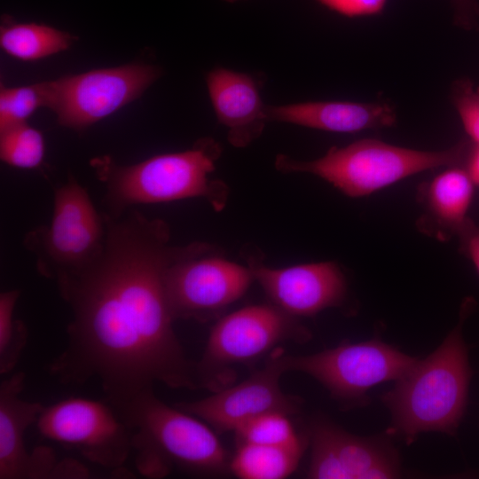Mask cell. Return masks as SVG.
<instances>
[{"label":"cell","instance_id":"1","mask_svg":"<svg viewBox=\"0 0 479 479\" xmlns=\"http://www.w3.org/2000/svg\"><path fill=\"white\" fill-rule=\"evenodd\" d=\"M104 217L100 253L55 280L72 318L67 344L48 373L65 385L97 381L114 408L155 382L200 389L195 362L174 330L166 277L201 242L174 246L164 221L136 210Z\"/></svg>","mask_w":479,"mask_h":479},{"label":"cell","instance_id":"2","mask_svg":"<svg viewBox=\"0 0 479 479\" xmlns=\"http://www.w3.org/2000/svg\"><path fill=\"white\" fill-rule=\"evenodd\" d=\"M474 302L462 303L456 326L442 343L415 365L381 397L390 414L387 432L412 444L419 435H455L464 416L471 379L463 324Z\"/></svg>","mask_w":479,"mask_h":479},{"label":"cell","instance_id":"3","mask_svg":"<svg viewBox=\"0 0 479 479\" xmlns=\"http://www.w3.org/2000/svg\"><path fill=\"white\" fill-rule=\"evenodd\" d=\"M131 429L137 471L162 478L173 468L202 476L231 473L232 455L203 420L161 401L153 388L114 408Z\"/></svg>","mask_w":479,"mask_h":479},{"label":"cell","instance_id":"4","mask_svg":"<svg viewBox=\"0 0 479 479\" xmlns=\"http://www.w3.org/2000/svg\"><path fill=\"white\" fill-rule=\"evenodd\" d=\"M222 153L213 138H201L190 149L153 156L132 165H121L109 156L90 164L106 187L110 215H120L130 207L173 200L204 198L215 210L228 200L226 184L211 177Z\"/></svg>","mask_w":479,"mask_h":479},{"label":"cell","instance_id":"5","mask_svg":"<svg viewBox=\"0 0 479 479\" xmlns=\"http://www.w3.org/2000/svg\"><path fill=\"white\" fill-rule=\"evenodd\" d=\"M465 145L442 151H421L393 145L377 139H362L344 147H331L312 161L288 155L276 157L275 167L283 173L304 172L318 176L344 194L369 195L408 177L462 160Z\"/></svg>","mask_w":479,"mask_h":479},{"label":"cell","instance_id":"6","mask_svg":"<svg viewBox=\"0 0 479 479\" xmlns=\"http://www.w3.org/2000/svg\"><path fill=\"white\" fill-rule=\"evenodd\" d=\"M311 333L274 304H255L224 315L210 330L195 362L200 389L216 391L233 382L235 365H247L285 342L303 343Z\"/></svg>","mask_w":479,"mask_h":479},{"label":"cell","instance_id":"7","mask_svg":"<svg viewBox=\"0 0 479 479\" xmlns=\"http://www.w3.org/2000/svg\"><path fill=\"white\" fill-rule=\"evenodd\" d=\"M284 373H303L329 392L343 410L368 404V392L375 386L397 381L418 361L386 343L380 336L352 343L343 341L334 348L302 356L276 349Z\"/></svg>","mask_w":479,"mask_h":479},{"label":"cell","instance_id":"8","mask_svg":"<svg viewBox=\"0 0 479 479\" xmlns=\"http://www.w3.org/2000/svg\"><path fill=\"white\" fill-rule=\"evenodd\" d=\"M105 236L104 215L98 212L87 190L69 177L54 190L50 224L28 232L24 244L35 255L38 271L56 280L91 263Z\"/></svg>","mask_w":479,"mask_h":479},{"label":"cell","instance_id":"9","mask_svg":"<svg viewBox=\"0 0 479 479\" xmlns=\"http://www.w3.org/2000/svg\"><path fill=\"white\" fill-rule=\"evenodd\" d=\"M255 281L250 269L216 254L201 242L177 261L166 277V292L175 320L208 322L223 316Z\"/></svg>","mask_w":479,"mask_h":479},{"label":"cell","instance_id":"10","mask_svg":"<svg viewBox=\"0 0 479 479\" xmlns=\"http://www.w3.org/2000/svg\"><path fill=\"white\" fill-rule=\"evenodd\" d=\"M145 64L101 68L46 82V107L60 125L81 130L138 98L160 75Z\"/></svg>","mask_w":479,"mask_h":479},{"label":"cell","instance_id":"11","mask_svg":"<svg viewBox=\"0 0 479 479\" xmlns=\"http://www.w3.org/2000/svg\"><path fill=\"white\" fill-rule=\"evenodd\" d=\"M35 423L43 438L107 469L122 467L132 452L131 429L106 400L69 397L44 406Z\"/></svg>","mask_w":479,"mask_h":479},{"label":"cell","instance_id":"12","mask_svg":"<svg viewBox=\"0 0 479 479\" xmlns=\"http://www.w3.org/2000/svg\"><path fill=\"white\" fill-rule=\"evenodd\" d=\"M307 436L310 445L308 478L385 479L402 475L399 454L388 432L359 436L324 416H317L309 422Z\"/></svg>","mask_w":479,"mask_h":479},{"label":"cell","instance_id":"13","mask_svg":"<svg viewBox=\"0 0 479 479\" xmlns=\"http://www.w3.org/2000/svg\"><path fill=\"white\" fill-rule=\"evenodd\" d=\"M276 349L269 354L263 367L243 381L214 391L207 397L174 405L203 420L219 434L234 432L246 421L266 412H279L289 416L300 412L302 399L285 393L280 387L279 380L285 373Z\"/></svg>","mask_w":479,"mask_h":479},{"label":"cell","instance_id":"14","mask_svg":"<svg viewBox=\"0 0 479 479\" xmlns=\"http://www.w3.org/2000/svg\"><path fill=\"white\" fill-rule=\"evenodd\" d=\"M25 379L18 372L0 384V479L69 478L70 459L58 460L45 445L32 452L26 447V431L45 405L21 397Z\"/></svg>","mask_w":479,"mask_h":479},{"label":"cell","instance_id":"15","mask_svg":"<svg viewBox=\"0 0 479 479\" xmlns=\"http://www.w3.org/2000/svg\"><path fill=\"white\" fill-rule=\"evenodd\" d=\"M247 263L271 303L295 318L340 307L347 299V280L334 262L272 268L260 257L249 255Z\"/></svg>","mask_w":479,"mask_h":479},{"label":"cell","instance_id":"16","mask_svg":"<svg viewBox=\"0 0 479 479\" xmlns=\"http://www.w3.org/2000/svg\"><path fill=\"white\" fill-rule=\"evenodd\" d=\"M207 84L216 118L235 147L258 138L268 121L258 82L250 75L225 68L208 73Z\"/></svg>","mask_w":479,"mask_h":479},{"label":"cell","instance_id":"17","mask_svg":"<svg viewBox=\"0 0 479 479\" xmlns=\"http://www.w3.org/2000/svg\"><path fill=\"white\" fill-rule=\"evenodd\" d=\"M268 121L338 133L387 128L395 124L394 108L386 103L316 101L267 106Z\"/></svg>","mask_w":479,"mask_h":479},{"label":"cell","instance_id":"18","mask_svg":"<svg viewBox=\"0 0 479 479\" xmlns=\"http://www.w3.org/2000/svg\"><path fill=\"white\" fill-rule=\"evenodd\" d=\"M473 179L458 168L437 175L425 191L426 205L438 232H459L467 223V212L473 196Z\"/></svg>","mask_w":479,"mask_h":479},{"label":"cell","instance_id":"19","mask_svg":"<svg viewBox=\"0 0 479 479\" xmlns=\"http://www.w3.org/2000/svg\"><path fill=\"white\" fill-rule=\"evenodd\" d=\"M306 446L237 444L231 459V473L242 479L287 477L297 468Z\"/></svg>","mask_w":479,"mask_h":479},{"label":"cell","instance_id":"20","mask_svg":"<svg viewBox=\"0 0 479 479\" xmlns=\"http://www.w3.org/2000/svg\"><path fill=\"white\" fill-rule=\"evenodd\" d=\"M74 41L67 32L36 23H14L4 19L0 27V45L9 55L35 60L66 51Z\"/></svg>","mask_w":479,"mask_h":479},{"label":"cell","instance_id":"21","mask_svg":"<svg viewBox=\"0 0 479 479\" xmlns=\"http://www.w3.org/2000/svg\"><path fill=\"white\" fill-rule=\"evenodd\" d=\"M236 444L247 443L263 445H299L307 444L308 436H299L289 415L279 412H266L256 416L234 430Z\"/></svg>","mask_w":479,"mask_h":479},{"label":"cell","instance_id":"22","mask_svg":"<svg viewBox=\"0 0 479 479\" xmlns=\"http://www.w3.org/2000/svg\"><path fill=\"white\" fill-rule=\"evenodd\" d=\"M44 152L42 133L27 122L0 131V158L12 167L37 168L43 161Z\"/></svg>","mask_w":479,"mask_h":479},{"label":"cell","instance_id":"23","mask_svg":"<svg viewBox=\"0 0 479 479\" xmlns=\"http://www.w3.org/2000/svg\"><path fill=\"white\" fill-rule=\"evenodd\" d=\"M20 291L12 289L0 294V373L12 372L18 365L27 342L25 324L14 318V309Z\"/></svg>","mask_w":479,"mask_h":479},{"label":"cell","instance_id":"24","mask_svg":"<svg viewBox=\"0 0 479 479\" xmlns=\"http://www.w3.org/2000/svg\"><path fill=\"white\" fill-rule=\"evenodd\" d=\"M46 82L21 87L1 86L0 131L27 122L39 107L46 106Z\"/></svg>","mask_w":479,"mask_h":479},{"label":"cell","instance_id":"25","mask_svg":"<svg viewBox=\"0 0 479 479\" xmlns=\"http://www.w3.org/2000/svg\"><path fill=\"white\" fill-rule=\"evenodd\" d=\"M452 98L467 134L479 145V89H474L467 81L457 82Z\"/></svg>","mask_w":479,"mask_h":479},{"label":"cell","instance_id":"26","mask_svg":"<svg viewBox=\"0 0 479 479\" xmlns=\"http://www.w3.org/2000/svg\"><path fill=\"white\" fill-rule=\"evenodd\" d=\"M342 15L354 18L375 15L382 12L387 0H317Z\"/></svg>","mask_w":479,"mask_h":479},{"label":"cell","instance_id":"27","mask_svg":"<svg viewBox=\"0 0 479 479\" xmlns=\"http://www.w3.org/2000/svg\"><path fill=\"white\" fill-rule=\"evenodd\" d=\"M468 256L474 263L479 273V227L475 226L469 220L459 232Z\"/></svg>","mask_w":479,"mask_h":479},{"label":"cell","instance_id":"28","mask_svg":"<svg viewBox=\"0 0 479 479\" xmlns=\"http://www.w3.org/2000/svg\"><path fill=\"white\" fill-rule=\"evenodd\" d=\"M459 12V20L462 25H470L473 14L476 11L475 0H452Z\"/></svg>","mask_w":479,"mask_h":479},{"label":"cell","instance_id":"29","mask_svg":"<svg viewBox=\"0 0 479 479\" xmlns=\"http://www.w3.org/2000/svg\"><path fill=\"white\" fill-rule=\"evenodd\" d=\"M468 173L474 182L479 183V147L471 157Z\"/></svg>","mask_w":479,"mask_h":479},{"label":"cell","instance_id":"30","mask_svg":"<svg viewBox=\"0 0 479 479\" xmlns=\"http://www.w3.org/2000/svg\"><path fill=\"white\" fill-rule=\"evenodd\" d=\"M224 1H226L228 3H235V2L240 1V0H224Z\"/></svg>","mask_w":479,"mask_h":479}]
</instances>
